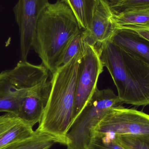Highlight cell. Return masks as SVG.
<instances>
[{
	"label": "cell",
	"mask_w": 149,
	"mask_h": 149,
	"mask_svg": "<svg viewBox=\"0 0 149 149\" xmlns=\"http://www.w3.org/2000/svg\"><path fill=\"white\" fill-rule=\"evenodd\" d=\"M82 52L52 74L48 103L36 130L57 138L67 145V136L75 120L74 102L79 64Z\"/></svg>",
	"instance_id": "1"
},
{
	"label": "cell",
	"mask_w": 149,
	"mask_h": 149,
	"mask_svg": "<svg viewBox=\"0 0 149 149\" xmlns=\"http://www.w3.org/2000/svg\"><path fill=\"white\" fill-rule=\"evenodd\" d=\"M123 103L149 105V66L108 41L95 46Z\"/></svg>",
	"instance_id": "2"
},
{
	"label": "cell",
	"mask_w": 149,
	"mask_h": 149,
	"mask_svg": "<svg viewBox=\"0 0 149 149\" xmlns=\"http://www.w3.org/2000/svg\"><path fill=\"white\" fill-rule=\"evenodd\" d=\"M82 30L70 9L61 0L49 3L39 16L33 49L52 74L67 45Z\"/></svg>",
	"instance_id": "3"
},
{
	"label": "cell",
	"mask_w": 149,
	"mask_h": 149,
	"mask_svg": "<svg viewBox=\"0 0 149 149\" xmlns=\"http://www.w3.org/2000/svg\"><path fill=\"white\" fill-rule=\"evenodd\" d=\"M123 104L112 89L99 90L96 87L67 134V149H86L93 128L109 109Z\"/></svg>",
	"instance_id": "4"
},
{
	"label": "cell",
	"mask_w": 149,
	"mask_h": 149,
	"mask_svg": "<svg viewBox=\"0 0 149 149\" xmlns=\"http://www.w3.org/2000/svg\"><path fill=\"white\" fill-rule=\"evenodd\" d=\"M102 135H132L149 137V115L122 106L112 108L93 128L91 133V136Z\"/></svg>",
	"instance_id": "5"
},
{
	"label": "cell",
	"mask_w": 149,
	"mask_h": 149,
	"mask_svg": "<svg viewBox=\"0 0 149 149\" xmlns=\"http://www.w3.org/2000/svg\"><path fill=\"white\" fill-rule=\"evenodd\" d=\"M103 68L96 47L84 42L76 82L75 120L97 87V81L100 74L103 72Z\"/></svg>",
	"instance_id": "6"
},
{
	"label": "cell",
	"mask_w": 149,
	"mask_h": 149,
	"mask_svg": "<svg viewBox=\"0 0 149 149\" xmlns=\"http://www.w3.org/2000/svg\"><path fill=\"white\" fill-rule=\"evenodd\" d=\"M49 3V0H18L14 6L20 36V61H27L29 53L33 49L38 18Z\"/></svg>",
	"instance_id": "7"
},
{
	"label": "cell",
	"mask_w": 149,
	"mask_h": 149,
	"mask_svg": "<svg viewBox=\"0 0 149 149\" xmlns=\"http://www.w3.org/2000/svg\"><path fill=\"white\" fill-rule=\"evenodd\" d=\"M51 87V81H46L27 89L17 116L33 127L39 123L48 103Z\"/></svg>",
	"instance_id": "8"
},
{
	"label": "cell",
	"mask_w": 149,
	"mask_h": 149,
	"mask_svg": "<svg viewBox=\"0 0 149 149\" xmlns=\"http://www.w3.org/2000/svg\"><path fill=\"white\" fill-rule=\"evenodd\" d=\"M113 15L106 3L100 0L87 27L82 31L84 42L95 46L110 40L116 28Z\"/></svg>",
	"instance_id": "9"
},
{
	"label": "cell",
	"mask_w": 149,
	"mask_h": 149,
	"mask_svg": "<svg viewBox=\"0 0 149 149\" xmlns=\"http://www.w3.org/2000/svg\"><path fill=\"white\" fill-rule=\"evenodd\" d=\"M48 69L43 64L35 65L20 61L15 67L0 73V81H6L22 90L32 88L47 81Z\"/></svg>",
	"instance_id": "10"
},
{
	"label": "cell",
	"mask_w": 149,
	"mask_h": 149,
	"mask_svg": "<svg viewBox=\"0 0 149 149\" xmlns=\"http://www.w3.org/2000/svg\"><path fill=\"white\" fill-rule=\"evenodd\" d=\"M110 41L149 66V41L134 31L116 26Z\"/></svg>",
	"instance_id": "11"
},
{
	"label": "cell",
	"mask_w": 149,
	"mask_h": 149,
	"mask_svg": "<svg viewBox=\"0 0 149 149\" xmlns=\"http://www.w3.org/2000/svg\"><path fill=\"white\" fill-rule=\"evenodd\" d=\"M35 130L18 116L11 113L0 115V149L32 136Z\"/></svg>",
	"instance_id": "12"
},
{
	"label": "cell",
	"mask_w": 149,
	"mask_h": 149,
	"mask_svg": "<svg viewBox=\"0 0 149 149\" xmlns=\"http://www.w3.org/2000/svg\"><path fill=\"white\" fill-rule=\"evenodd\" d=\"M17 88L6 81H0V113L17 115L26 90Z\"/></svg>",
	"instance_id": "13"
},
{
	"label": "cell",
	"mask_w": 149,
	"mask_h": 149,
	"mask_svg": "<svg viewBox=\"0 0 149 149\" xmlns=\"http://www.w3.org/2000/svg\"><path fill=\"white\" fill-rule=\"evenodd\" d=\"M74 15L80 28L86 29L100 0H61Z\"/></svg>",
	"instance_id": "14"
},
{
	"label": "cell",
	"mask_w": 149,
	"mask_h": 149,
	"mask_svg": "<svg viewBox=\"0 0 149 149\" xmlns=\"http://www.w3.org/2000/svg\"><path fill=\"white\" fill-rule=\"evenodd\" d=\"M60 143L56 137L36 130L32 136L13 143L1 149H49L55 143Z\"/></svg>",
	"instance_id": "15"
},
{
	"label": "cell",
	"mask_w": 149,
	"mask_h": 149,
	"mask_svg": "<svg viewBox=\"0 0 149 149\" xmlns=\"http://www.w3.org/2000/svg\"><path fill=\"white\" fill-rule=\"evenodd\" d=\"M116 26L149 24V8L135 9L113 15Z\"/></svg>",
	"instance_id": "16"
},
{
	"label": "cell",
	"mask_w": 149,
	"mask_h": 149,
	"mask_svg": "<svg viewBox=\"0 0 149 149\" xmlns=\"http://www.w3.org/2000/svg\"><path fill=\"white\" fill-rule=\"evenodd\" d=\"M82 31L75 36L67 45L58 61L56 70L59 67L68 63L77 54L83 52L84 42L81 34Z\"/></svg>",
	"instance_id": "17"
},
{
	"label": "cell",
	"mask_w": 149,
	"mask_h": 149,
	"mask_svg": "<svg viewBox=\"0 0 149 149\" xmlns=\"http://www.w3.org/2000/svg\"><path fill=\"white\" fill-rule=\"evenodd\" d=\"M108 136L113 138L127 149H149V137L148 136L132 135Z\"/></svg>",
	"instance_id": "18"
},
{
	"label": "cell",
	"mask_w": 149,
	"mask_h": 149,
	"mask_svg": "<svg viewBox=\"0 0 149 149\" xmlns=\"http://www.w3.org/2000/svg\"><path fill=\"white\" fill-rule=\"evenodd\" d=\"M86 149H127L113 138L107 135L92 136Z\"/></svg>",
	"instance_id": "19"
},
{
	"label": "cell",
	"mask_w": 149,
	"mask_h": 149,
	"mask_svg": "<svg viewBox=\"0 0 149 149\" xmlns=\"http://www.w3.org/2000/svg\"><path fill=\"white\" fill-rule=\"evenodd\" d=\"M149 8V0H126L110 8L113 14L135 9Z\"/></svg>",
	"instance_id": "20"
},
{
	"label": "cell",
	"mask_w": 149,
	"mask_h": 149,
	"mask_svg": "<svg viewBox=\"0 0 149 149\" xmlns=\"http://www.w3.org/2000/svg\"><path fill=\"white\" fill-rule=\"evenodd\" d=\"M137 32L140 36L149 41V24L148 25H130L122 26Z\"/></svg>",
	"instance_id": "21"
},
{
	"label": "cell",
	"mask_w": 149,
	"mask_h": 149,
	"mask_svg": "<svg viewBox=\"0 0 149 149\" xmlns=\"http://www.w3.org/2000/svg\"><path fill=\"white\" fill-rule=\"evenodd\" d=\"M110 8L125 1L126 0H103Z\"/></svg>",
	"instance_id": "22"
}]
</instances>
